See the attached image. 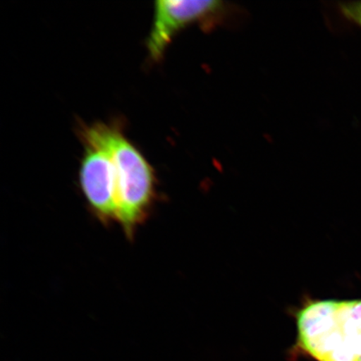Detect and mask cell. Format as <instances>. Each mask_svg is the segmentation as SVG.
Returning <instances> with one entry per match:
<instances>
[{"mask_svg": "<svg viewBox=\"0 0 361 361\" xmlns=\"http://www.w3.org/2000/svg\"><path fill=\"white\" fill-rule=\"evenodd\" d=\"M224 10L216 0H160L155 3L154 20L147 38L149 56L159 61L176 34L195 22L211 20Z\"/></svg>", "mask_w": 361, "mask_h": 361, "instance_id": "277c9868", "label": "cell"}, {"mask_svg": "<svg viewBox=\"0 0 361 361\" xmlns=\"http://www.w3.org/2000/svg\"><path fill=\"white\" fill-rule=\"evenodd\" d=\"M79 180L87 209L104 227L118 223L114 164L105 149L85 142Z\"/></svg>", "mask_w": 361, "mask_h": 361, "instance_id": "3957f363", "label": "cell"}, {"mask_svg": "<svg viewBox=\"0 0 361 361\" xmlns=\"http://www.w3.org/2000/svg\"><path fill=\"white\" fill-rule=\"evenodd\" d=\"M82 135L85 142L105 149L114 164L118 223L126 238L133 241L158 200L155 171L117 126L94 124L85 128Z\"/></svg>", "mask_w": 361, "mask_h": 361, "instance_id": "6da1fadb", "label": "cell"}, {"mask_svg": "<svg viewBox=\"0 0 361 361\" xmlns=\"http://www.w3.org/2000/svg\"><path fill=\"white\" fill-rule=\"evenodd\" d=\"M296 324L298 345L315 361H361V300L307 302Z\"/></svg>", "mask_w": 361, "mask_h": 361, "instance_id": "7a4b0ae2", "label": "cell"}, {"mask_svg": "<svg viewBox=\"0 0 361 361\" xmlns=\"http://www.w3.org/2000/svg\"><path fill=\"white\" fill-rule=\"evenodd\" d=\"M341 11L347 20L355 23L361 28V1L342 3L340 4Z\"/></svg>", "mask_w": 361, "mask_h": 361, "instance_id": "5b68a950", "label": "cell"}]
</instances>
